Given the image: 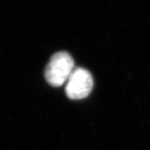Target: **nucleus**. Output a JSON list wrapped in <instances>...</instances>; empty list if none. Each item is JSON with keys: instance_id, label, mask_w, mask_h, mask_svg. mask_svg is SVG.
I'll use <instances>...</instances> for the list:
<instances>
[{"instance_id": "f257e3e1", "label": "nucleus", "mask_w": 150, "mask_h": 150, "mask_svg": "<svg viewBox=\"0 0 150 150\" xmlns=\"http://www.w3.org/2000/svg\"><path fill=\"white\" fill-rule=\"evenodd\" d=\"M74 70V61L67 52H59L52 56L45 69V79L54 87L63 85Z\"/></svg>"}, {"instance_id": "f03ea898", "label": "nucleus", "mask_w": 150, "mask_h": 150, "mask_svg": "<svg viewBox=\"0 0 150 150\" xmlns=\"http://www.w3.org/2000/svg\"><path fill=\"white\" fill-rule=\"evenodd\" d=\"M93 87V76L83 68L74 69L66 84V94L71 99L79 100L89 95Z\"/></svg>"}]
</instances>
